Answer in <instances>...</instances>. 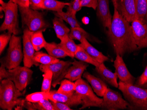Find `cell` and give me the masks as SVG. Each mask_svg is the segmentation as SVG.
<instances>
[{"instance_id":"25","label":"cell","mask_w":147,"mask_h":110,"mask_svg":"<svg viewBox=\"0 0 147 110\" xmlns=\"http://www.w3.org/2000/svg\"><path fill=\"white\" fill-rule=\"evenodd\" d=\"M44 48L47 51L49 55L57 59L64 58L68 56L67 53L59 47L58 44L55 43L47 42Z\"/></svg>"},{"instance_id":"19","label":"cell","mask_w":147,"mask_h":110,"mask_svg":"<svg viewBox=\"0 0 147 110\" xmlns=\"http://www.w3.org/2000/svg\"><path fill=\"white\" fill-rule=\"evenodd\" d=\"M95 70L101 76L104 81L109 84L115 87H119V83L117 82L118 77L116 73H113L109 70L104 65V63L100 64L99 67H96Z\"/></svg>"},{"instance_id":"18","label":"cell","mask_w":147,"mask_h":110,"mask_svg":"<svg viewBox=\"0 0 147 110\" xmlns=\"http://www.w3.org/2000/svg\"><path fill=\"white\" fill-rule=\"evenodd\" d=\"M83 77L90 83L93 91L96 93V95L103 97L108 88L103 80L90 74L88 72L84 73Z\"/></svg>"},{"instance_id":"6","label":"cell","mask_w":147,"mask_h":110,"mask_svg":"<svg viewBox=\"0 0 147 110\" xmlns=\"http://www.w3.org/2000/svg\"><path fill=\"white\" fill-rule=\"evenodd\" d=\"M18 10L19 6L10 1L4 9L0 7L1 12L3 11L5 13V19L0 27L1 32L7 30L10 33L15 35H19L21 33L19 26Z\"/></svg>"},{"instance_id":"38","label":"cell","mask_w":147,"mask_h":110,"mask_svg":"<svg viewBox=\"0 0 147 110\" xmlns=\"http://www.w3.org/2000/svg\"><path fill=\"white\" fill-rule=\"evenodd\" d=\"M82 7H86L91 8L96 10L98 4V0H80Z\"/></svg>"},{"instance_id":"41","label":"cell","mask_w":147,"mask_h":110,"mask_svg":"<svg viewBox=\"0 0 147 110\" xmlns=\"http://www.w3.org/2000/svg\"><path fill=\"white\" fill-rule=\"evenodd\" d=\"M10 73L9 70H7L4 65H1L0 67V81L4 79H8Z\"/></svg>"},{"instance_id":"21","label":"cell","mask_w":147,"mask_h":110,"mask_svg":"<svg viewBox=\"0 0 147 110\" xmlns=\"http://www.w3.org/2000/svg\"><path fill=\"white\" fill-rule=\"evenodd\" d=\"M53 28L58 38L61 41L69 37L71 29L67 27L61 18L56 17L53 20Z\"/></svg>"},{"instance_id":"3","label":"cell","mask_w":147,"mask_h":110,"mask_svg":"<svg viewBox=\"0 0 147 110\" xmlns=\"http://www.w3.org/2000/svg\"><path fill=\"white\" fill-rule=\"evenodd\" d=\"M119 89L129 103L130 110H147V88L119 81Z\"/></svg>"},{"instance_id":"22","label":"cell","mask_w":147,"mask_h":110,"mask_svg":"<svg viewBox=\"0 0 147 110\" xmlns=\"http://www.w3.org/2000/svg\"><path fill=\"white\" fill-rule=\"evenodd\" d=\"M58 45L67 53L68 56L71 57L72 59L75 57V54L78 48V45H77L73 40L69 37L61 41Z\"/></svg>"},{"instance_id":"14","label":"cell","mask_w":147,"mask_h":110,"mask_svg":"<svg viewBox=\"0 0 147 110\" xmlns=\"http://www.w3.org/2000/svg\"><path fill=\"white\" fill-rule=\"evenodd\" d=\"M118 9L121 15L129 23L137 19L135 0H117Z\"/></svg>"},{"instance_id":"45","label":"cell","mask_w":147,"mask_h":110,"mask_svg":"<svg viewBox=\"0 0 147 110\" xmlns=\"http://www.w3.org/2000/svg\"><path fill=\"white\" fill-rule=\"evenodd\" d=\"M113 3V6L114 7V8H116V9H118V3H117V0H111Z\"/></svg>"},{"instance_id":"15","label":"cell","mask_w":147,"mask_h":110,"mask_svg":"<svg viewBox=\"0 0 147 110\" xmlns=\"http://www.w3.org/2000/svg\"><path fill=\"white\" fill-rule=\"evenodd\" d=\"M114 66L120 81L126 83L134 84L135 78L129 73L122 56L116 55V59L114 62Z\"/></svg>"},{"instance_id":"17","label":"cell","mask_w":147,"mask_h":110,"mask_svg":"<svg viewBox=\"0 0 147 110\" xmlns=\"http://www.w3.org/2000/svg\"><path fill=\"white\" fill-rule=\"evenodd\" d=\"M89 64L84 61L74 60L67 70L65 78L74 82L81 78Z\"/></svg>"},{"instance_id":"4","label":"cell","mask_w":147,"mask_h":110,"mask_svg":"<svg viewBox=\"0 0 147 110\" xmlns=\"http://www.w3.org/2000/svg\"><path fill=\"white\" fill-rule=\"evenodd\" d=\"M19 10L21 15L23 27L26 26L32 32H44L50 27V25L45 20L43 14L38 10L33 9L30 7L20 6Z\"/></svg>"},{"instance_id":"37","label":"cell","mask_w":147,"mask_h":110,"mask_svg":"<svg viewBox=\"0 0 147 110\" xmlns=\"http://www.w3.org/2000/svg\"><path fill=\"white\" fill-rule=\"evenodd\" d=\"M134 85L144 88H147V66Z\"/></svg>"},{"instance_id":"2","label":"cell","mask_w":147,"mask_h":110,"mask_svg":"<svg viewBox=\"0 0 147 110\" xmlns=\"http://www.w3.org/2000/svg\"><path fill=\"white\" fill-rule=\"evenodd\" d=\"M24 93L17 88L13 81L4 79L0 81V107L3 110H22Z\"/></svg>"},{"instance_id":"44","label":"cell","mask_w":147,"mask_h":110,"mask_svg":"<svg viewBox=\"0 0 147 110\" xmlns=\"http://www.w3.org/2000/svg\"><path fill=\"white\" fill-rule=\"evenodd\" d=\"M82 21L83 23L85 24H87L89 23V19L88 17H85L82 19Z\"/></svg>"},{"instance_id":"42","label":"cell","mask_w":147,"mask_h":110,"mask_svg":"<svg viewBox=\"0 0 147 110\" xmlns=\"http://www.w3.org/2000/svg\"><path fill=\"white\" fill-rule=\"evenodd\" d=\"M9 1L17 4L20 7H30V0H9Z\"/></svg>"},{"instance_id":"31","label":"cell","mask_w":147,"mask_h":110,"mask_svg":"<svg viewBox=\"0 0 147 110\" xmlns=\"http://www.w3.org/2000/svg\"><path fill=\"white\" fill-rule=\"evenodd\" d=\"M76 85L75 83L69 79L62 80L61 85L58 89V92L66 94H73L76 92Z\"/></svg>"},{"instance_id":"16","label":"cell","mask_w":147,"mask_h":110,"mask_svg":"<svg viewBox=\"0 0 147 110\" xmlns=\"http://www.w3.org/2000/svg\"><path fill=\"white\" fill-rule=\"evenodd\" d=\"M96 9L97 17L104 27L109 29L111 25L112 17L110 11L109 0H98Z\"/></svg>"},{"instance_id":"24","label":"cell","mask_w":147,"mask_h":110,"mask_svg":"<svg viewBox=\"0 0 147 110\" xmlns=\"http://www.w3.org/2000/svg\"><path fill=\"white\" fill-rule=\"evenodd\" d=\"M137 19L147 25V0H135Z\"/></svg>"},{"instance_id":"12","label":"cell","mask_w":147,"mask_h":110,"mask_svg":"<svg viewBox=\"0 0 147 110\" xmlns=\"http://www.w3.org/2000/svg\"><path fill=\"white\" fill-rule=\"evenodd\" d=\"M131 25L138 50L147 47V25L136 19Z\"/></svg>"},{"instance_id":"20","label":"cell","mask_w":147,"mask_h":110,"mask_svg":"<svg viewBox=\"0 0 147 110\" xmlns=\"http://www.w3.org/2000/svg\"><path fill=\"white\" fill-rule=\"evenodd\" d=\"M78 46L82 47L92 59L100 63L110 60L108 57L103 55L101 52L93 47L86 39L84 38Z\"/></svg>"},{"instance_id":"33","label":"cell","mask_w":147,"mask_h":110,"mask_svg":"<svg viewBox=\"0 0 147 110\" xmlns=\"http://www.w3.org/2000/svg\"><path fill=\"white\" fill-rule=\"evenodd\" d=\"M43 80L42 83L41 91L49 93L50 92L53 81V73L50 70H46L44 72Z\"/></svg>"},{"instance_id":"13","label":"cell","mask_w":147,"mask_h":110,"mask_svg":"<svg viewBox=\"0 0 147 110\" xmlns=\"http://www.w3.org/2000/svg\"><path fill=\"white\" fill-rule=\"evenodd\" d=\"M51 101H58L63 103L70 107L78 106L82 105V100L80 96L76 93L73 94H66L59 93L56 90H51L49 92Z\"/></svg>"},{"instance_id":"27","label":"cell","mask_w":147,"mask_h":110,"mask_svg":"<svg viewBox=\"0 0 147 110\" xmlns=\"http://www.w3.org/2000/svg\"><path fill=\"white\" fill-rule=\"evenodd\" d=\"M69 37L72 40H78L80 43L83 41L84 38H86L87 40L90 41L93 40L89 33L81 27H71Z\"/></svg>"},{"instance_id":"11","label":"cell","mask_w":147,"mask_h":110,"mask_svg":"<svg viewBox=\"0 0 147 110\" xmlns=\"http://www.w3.org/2000/svg\"><path fill=\"white\" fill-rule=\"evenodd\" d=\"M32 31L26 27L24 30L23 37V53H24V65L30 68L33 65L39 66V63L34 59L35 49L31 41Z\"/></svg>"},{"instance_id":"36","label":"cell","mask_w":147,"mask_h":110,"mask_svg":"<svg viewBox=\"0 0 147 110\" xmlns=\"http://www.w3.org/2000/svg\"><path fill=\"white\" fill-rule=\"evenodd\" d=\"M80 0H73L67 6V11L71 12L74 15H76L77 12L81 9Z\"/></svg>"},{"instance_id":"32","label":"cell","mask_w":147,"mask_h":110,"mask_svg":"<svg viewBox=\"0 0 147 110\" xmlns=\"http://www.w3.org/2000/svg\"><path fill=\"white\" fill-rule=\"evenodd\" d=\"M50 93L49 92H38L28 94L26 97V101L32 103H37L45 99H49Z\"/></svg>"},{"instance_id":"39","label":"cell","mask_w":147,"mask_h":110,"mask_svg":"<svg viewBox=\"0 0 147 110\" xmlns=\"http://www.w3.org/2000/svg\"><path fill=\"white\" fill-rule=\"evenodd\" d=\"M54 110H72L71 107L63 103L58 101H51Z\"/></svg>"},{"instance_id":"29","label":"cell","mask_w":147,"mask_h":110,"mask_svg":"<svg viewBox=\"0 0 147 110\" xmlns=\"http://www.w3.org/2000/svg\"><path fill=\"white\" fill-rule=\"evenodd\" d=\"M55 16L59 18H61L63 21L68 23L71 27H80V25L77 20L76 15H74L71 12L67 11L66 12L63 11L61 12H54Z\"/></svg>"},{"instance_id":"26","label":"cell","mask_w":147,"mask_h":110,"mask_svg":"<svg viewBox=\"0 0 147 110\" xmlns=\"http://www.w3.org/2000/svg\"><path fill=\"white\" fill-rule=\"evenodd\" d=\"M75 57L81 61L91 64L96 67H99L101 64L92 59V57L87 53V52L80 46H78V48L75 53Z\"/></svg>"},{"instance_id":"43","label":"cell","mask_w":147,"mask_h":110,"mask_svg":"<svg viewBox=\"0 0 147 110\" xmlns=\"http://www.w3.org/2000/svg\"><path fill=\"white\" fill-rule=\"evenodd\" d=\"M23 107L27 109V110H36L33 103L26 101V99H24V100Z\"/></svg>"},{"instance_id":"5","label":"cell","mask_w":147,"mask_h":110,"mask_svg":"<svg viewBox=\"0 0 147 110\" xmlns=\"http://www.w3.org/2000/svg\"><path fill=\"white\" fill-rule=\"evenodd\" d=\"M22 38L12 34L9 42L7 54L1 59V65L7 69H14L20 65L24 57L22 49Z\"/></svg>"},{"instance_id":"35","label":"cell","mask_w":147,"mask_h":110,"mask_svg":"<svg viewBox=\"0 0 147 110\" xmlns=\"http://www.w3.org/2000/svg\"><path fill=\"white\" fill-rule=\"evenodd\" d=\"M12 34L9 32L1 34L0 36V54L1 55L6 47L9 42Z\"/></svg>"},{"instance_id":"7","label":"cell","mask_w":147,"mask_h":110,"mask_svg":"<svg viewBox=\"0 0 147 110\" xmlns=\"http://www.w3.org/2000/svg\"><path fill=\"white\" fill-rule=\"evenodd\" d=\"M76 92L81 97L82 100V106L80 109L94 107H101L103 99L99 98L95 94L92 88L85 80L81 78L75 82Z\"/></svg>"},{"instance_id":"30","label":"cell","mask_w":147,"mask_h":110,"mask_svg":"<svg viewBox=\"0 0 147 110\" xmlns=\"http://www.w3.org/2000/svg\"><path fill=\"white\" fill-rule=\"evenodd\" d=\"M34 59L36 62L44 65L53 64L59 61L58 59L53 57L49 54L39 51L35 53Z\"/></svg>"},{"instance_id":"28","label":"cell","mask_w":147,"mask_h":110,"mask_svg":"<svg viewBox=\"0 0 147 110\" xmlns=\"http://www.w3.org/2000/svg\"><path fill=\"white\" fill-rule=\"evenodd\" d=\"M30 39L36 51H38L42 48L44 47L47 43L44 37L43 31H42L32 32Z\"/></svg>"},{"instance_id":"23","label":"cell","mask_w":147,"mask_h":110,"mask_svg":"<svg viewBox=\"0 0 147 110\" xmlns=\"http://www.w3.org/2000/svg\"><path fill=\"white\" fill-rule=\"evenodd\" d=\"M70 3L58 1L57 0H42V9L52 11L54 12H61Z\"/></svg>"},{"instance_id":"10","label":"cell","mask_w":147,"mask_h":110,"mask_svg":"<svg viewBox=\"0 0 147 110\" xmlns=\"http://www.w3.org/2000/svg\"><path fill=\"white\" fill-rule=\"evenodd\" d=\"M72 62L70 61H59V62L47 65H40L39 69L41 72L50 70L53 73V81L52 86L55 88L57 85L61 84L63 79L65 78L67 70L71 65Z\"/></svg>"},{"instance_id":"34","label":"cell","mask_w":147,"mask_h":110,"mask_svg":"<svg viewBox=\"0 0 147 110\" xmlns=\"http://www.w3.org/2000/svg\"><path fill=\"white\" fill-rule=\"evenodd\" d=\"M33 103L36 110H54L51 101L48 99H43L38 102Z\"/></svg>"},{"instance_id":"40","label":"cell","mask_w":147,"mask_h":110,"mask_svg":"<svg viewBox=\"0 0 147 110\" xmlns=\"http://www.w3.org/2000/svg\"><path fill=\"white\" fill-rule=\"evenodd\" d=\"M30 7L36 10L42 9V0H30Z\"/></svg>"},{"instance_id":"8","label":"cell","mask_w":147,"mask_h":110,"mask_svg":"<svg viewBox=\"0 0 147 110\" xmlns=\"http://www.w3.org/2000/svg\"><path fill=\"white\" fill-rule=\"evenodd\" d=\"M101 107L109 110H123L129 109V103L123 99L120 93L110 88H108L103 97Z\"/></svg>"},{"instance_id":"9","label":"cell","mask_w":147,"mask_h":110,"mask_svg":"<svg viewBox=\"0 0 147 110\" xmlns=\"http://www.w3.org/2000/svg\"><path fill=\"white\" fill-rule=\"evenodd\" d=\"M9 71L10 74L8 79L13 81L16 87L23 91L32 80L33 71L28 67L20 65Z\"/></svg>"},{"instance_id":"1","label":"cell","mask_w":147,"mask_h":110,"mask_svg":"<svg viewBox=\"0 0 147 110\" xmlns=\"http://www.w3.org/2000/svg\"><path fill=\"white\" fill-rule=\"evenodd\" d=\"M107 33L116 55L123 57L126 53L138 50L131 25L116 8H114L111 25Z\"/></svg>"}]
</instances>
